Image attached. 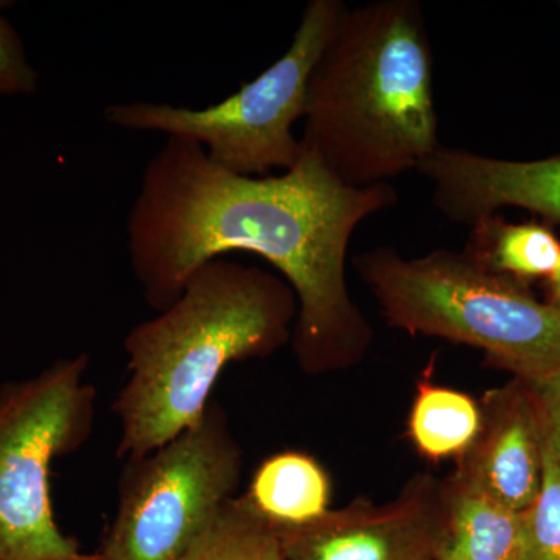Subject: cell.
Returning a JSON list of instances; mask_svg holds the SVG:
<instances>
[{"label": "cell", "instance_id": "7", "mask_svg": "<svg viewBox=\"0 0 560 560\" xmlns=\"http://www.w3.org/2000/svg\"><path fill=\"white\" fill-rule=\"evenodd\" d=\"M242 477V451L226 412L210 401L190 429L127 459L119 503L106 530L103 560H191Z\"/></svg>", "mask_w": 560, "mask_h": 560}, {"label": "cell", "instance_id": "2", "mask_svg": "<svg viewBox=\"0 0 560 560\" xmlns=\"http://www.w3.org/2000/svg\"><path fill=\"white\" fill-rule=\"evenodd\" d=\"M301 143L350 187L390 184L440 149L433 50L418 0L346 7L313 68Z\"/></svg>", "mask_w": 560, "mask_h": 560}, {"label": "cell", "instance_id": "9", "mask_svg": "<svg viewBox=\"0 0 560 560\" xmlns=\"http://www.w3.org/2000/svg\"><path fill=\"white\" fill-rule=\"evenodd\" d=\"M418 172L429 183L434 209L451 223L471 228L515 208L560 224V154L510 161L441 145Z\"/></svg>", "mask_w": 560, "mask_h": 560}, {"label": "cell", "instance_id": "5", "mask_svg": "<svg viewBox=\"0 0 560 560\" xmlns=\"http://www.w3.org/2000/svg\"><path fill=\"white\" fill-rule=\"evenodd\" d=\"M346 7L341 0H311L285 54L224 101L202 109L113 103L105 108V120L121 130L190 140L213 164L235 175L260 178L289 172L304 153L293 127L304 119L313 68Z\"/></svg>", "mask_w": 560, "mask_h": 560}, {"label": "cell", "instance_id": "3", "mask_svg": "<svg viewBox=\"0 0 560 560\" xmlns=\"http://www.w3.org/2000/svg\"><path fill=\"white\" fill-rule=\"evenodd\" d=\"M296 319V294L280 276L224 257L198 268L167 308L125 337L117 458L149 455L195 425L228 364L278 352Z\"/></svg>", "mask_w": 560, "mask_h": 560}, {"label": "cell", "instance_id": "6", "mask_svg": "<svg viewBox=\"0 0 560 560\" xmlns=\"http://www.w3.org/2000/svg\"><path fill=\"white\" fill-rule=\"evenodd\" d=\"M90 355L58 359L25 381L0 386V560H75L51 503L50 469L88 440L95 389Z\"/></svg>", "mask_w": 560, "mask_h": 560}, {"label": "cell", "instance_id": "16", "mask_svg": "<svg viewBox=\"0 0 560 560\" xmlns=\"http://www.w3.org/2000/svg\"><path fill=\"white\" fill-rule=\"evenodd\" d=\"M525 515V560H560V463L548 440L539 497Z\"/></svg>", "mask_w": 560, "mask_h": 560}, {"label": "cell", "instance_id": "8", "mask_svg": "<svg viewBox=\"0 0 560 560\" xmlns=\"http://www.w3.org/2000/svg\"><path fill=\"white\" fill-rule=\"evenodd\" d=\"M444 526V481L425 474L388 503L359 499L311 525L275 528L285 560H436Z\"/></svg>", "mask_w": 560, "mask_h": 560}, {"label": "cell", "instance_id": "20", "mask_svg": "<svg viewBox=\"0 0 560 560\" xmlns=\"http://www.w3.org/2000/svg\"><path fill=\"white\" fill-rule=\"evenodd\" d=\"M75 560H103V559L98 555H90V556L83 555V556H81V558L75 559Z\"/></svg>", "mask_w": 560, "mask_h": 560}, {"label": "cell", "instance_id": "14", "mask_svg": "<svg viewBox=\"0 0 560 560\" xmlns=\"http://www.w3.org/2000/svg\"><path fill=\"white\" fill-rule=\"evenodd\" d=\"M481 429V407L463 390L418 383L408 418V436L423 458L455 459L469 451Z\"/></svg>", "mask_w": 560, "mask_h": 560}, {"label": "cell", "instance_id": "11", "mask_svg": "<svg viewBox=\"0 0 560 560\" xmlns=\"http://www.w3.org/2000/svg\"><path fill=\"white\" fill-rule=\"evenodd\" d=\"M445 526L436 560H525L526 515L456 477L444 481Z\"/></svg>", "mask_w": 560, "mask_h": 560}, {"label": "cell", "instance_id": "10", "mask_svg": "<svg viewBox=\"0 0 560 560\" xmlns=\"http://www.w3.org/2000/svg\"><path fill=\"white\" fill-rule=\"evenodd\" d=\"M480 407V433L456 460L453 477L510 510L526 512L539 497L547 444L533 388L515 378L486 394Z\"/></svg>", "mask_w": 560, "mask_h": 560}, {"label": "cell", "instance_id": "12", "mask_svg": "<svg viewBox=\"0 0 560 560\" xmlns=\"http://www.w3.org/2000/svg\"><path fill=\"white\" fill-rule=\"evenodd\" d=\"M330 495L329 475L318 460L302 452H282L257 467L245 499L276 528H298L324 517Z\"/></svg>", "mask_w": 560, "mask_h": 560}, {"label": "cell", "instance_id": "17", "mask_svg": "<svg viewBox=\"0 0 560 560\" xmlns=\"http://www.w3.org/2000/svg\"><path fill=\"white\" fill-rule=\"evenodd\" d=\"M0 10V97L32 95L38 91V70L28 60L20 33Z\"/></svg>", "mask_w": 560, "mask_h": 560}, {"label": "cell", "instance_id": "4", "mask_svg": "<svg viewBox=\"0 0 560 560\" xmlns=\"http://www.w3.org/2000/svg\"><path fill=\"white\" fill-rule=\"evenodd\" d=\"M352 265L393 329L480 349L529 385L560 374V308L466 250L405 257L385 245L357 254Z\"/></svg>", "mask_w": 560, "mask_h": 560}, {"label": "cell", "instance_id": "18", "mask_svg": "<svg viewBox=\"0 0 560 560\" xmlns=\"http://www.w3.org/2000/svg\"><path fill=\"white\" fill-rule=\"evenodd\" d=\"M544 420L547 440L560 463V374L530 385Z\"/></svg>", "mask_w": 560, "mask_h": 560}, {"label": "cell", "instance_id": "1", "mask_svg": "<svg viewBox=\"0 0 560 560\" xmlns=\"http://www.w3.org/2000/svg\"><path fill=\"white\" fill-rule=\"evenodd\" d=\"M397 201L390 184L346 186L305 150L291 171L256 178L213 164L198 143L167 138L128 213V259L143 300L161 312L202 265L234 250L256 254L296 294L291 345L301 370H348L374 340L350 296V241Z\"/></svg>", "mask_w": 560, "mask_h": 560}, {"label": "cell", "instance_id": "19", "mask_svg": "<svg viewBox=\"0 0 560 560\" xmlns=\"http://www.w3.org/2000/svg\"><path fill=\"white\" fill-rule=\"evenodd\" d=\"M548 283V302L560 308V261L555 272L547 279Z\"/></svg>", "mask_w": 560, "mask_h": 560}, {"label": "cell", "instance_id": "13", "mask_svg": "<svg viewBox=\"0 0 560 560\" xmlns=\"http://www.w3.org/2000/svg\"><path fill=\"white\" fill-rule=\"evenodd\" d=\"M467 254L497 275L528 283L550 278L560 261V241L548 223H510L490 215L471 226Z\"/></svg>", "mask_w": 560, "mask_h": 560}, {"label": "cell", "instance_id": "15", "mask_svg": "<svg viewBox=\"0 0 560 560\" xmlns=\"http://www.w3.org/2000/svg\"><path fill=\"white\" fill-rule=\"evenodd\" d=\"M191 560H285L278 529L234 497L224 508L200 551Z\"/></svg>", "mask_w": 560, "mask_h": 560}]
</instances>
